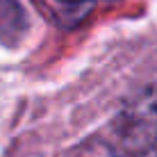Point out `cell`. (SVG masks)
I'll use <instances>...</instances> for the list:
<instances>
[{
	"label": "cell",
	"instance_id": "6da1fadb",
	"mask_svg": "<svg viewBox=\"0 0 157 157\" xmlns=\"http://www.w3.org/2000/svg\"><path fill=\"white\" fill-rule=\"evenodd\" d=\"M121 157H157V84L139 91L112 125Z\"/></svg>",
	"mask_w": 157,
	"mask_h": 157
},
{
	"label": "cell",
	"instance_id": "7a4b0ae2",
	"mask_svg": "<svg viewBox=\"0 0 157 157\" xmlns=\"http://www.w3.org/2000/svg\"><path fill=\"white\" fill-rule=\"evenodd\" d=\"M28 28L25 9L16 0H0V43H16Z\"/></svg>",
	"mask_w": 157,
	"mask_h": 157
},
{
	"label": "cell",
	"instance_id": "3957f363",
	"mask_svg": "<svg viewBox=\"0 0 157 157\" xmlns=\"http://www.w3.org/2000/svg\"><path fill=\"white\" fill-rule=\"evenodd\" d=\"M59 2H66V5H80V2H96V0H59Z\"/></svg>",
	"mask_w": 157,
	"mask_h": 157
}]
</instances>
